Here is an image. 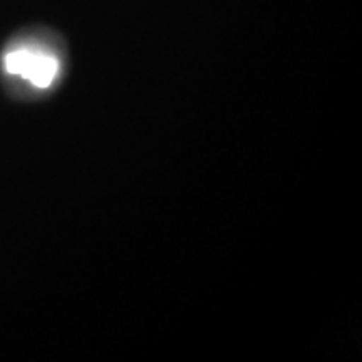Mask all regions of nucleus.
I'll use <instances>...</instances> for the list:
<instances>
[{
	"label": "nucleus",
	"instance_id": "f257e3e1",
	"mask_svg": "<svg viewBox=\"0 0 362 362\" xmlns=\"http://www.w3.org/2000/svg\"><path fill=\"white\" fill-rule=\"evenodd\" d=\"M7 74L27 81L37 89H49L61 74V59L39 45L22 44L4 56Z\"/></svg>",
	"mask_w": 362,
	"mask_h": 362
}]
</instances>
